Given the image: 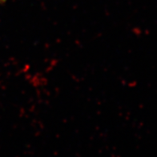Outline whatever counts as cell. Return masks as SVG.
I'll list each match as a JSON object with an SVG mask.
<instances>
[{
	"label": "cell",
	"instance_id": "cell-1",
	"mask_svg": "<svg viewBox=\"0 0 157 157\" xmlns=\"http://www.w3.org/2000/svg\"><path fill=\"white\" fill-rule=\"evenodd\" d=\"M6 0H0V3H2V2H4Z\"/></svg>",
	"mask_w": 157,
	"mask_h": 157
}]
</instances>
